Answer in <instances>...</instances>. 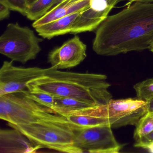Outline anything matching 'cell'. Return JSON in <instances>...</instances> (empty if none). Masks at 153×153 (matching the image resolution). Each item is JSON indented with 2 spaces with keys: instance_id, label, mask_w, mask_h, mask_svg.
I'll return each mask as SVG.
<instances>
[{
  "instance_id": "obj_28",
  "label": "cell",
  "mask_w": 153,
  "mask_h": 153,
  "mask_svg": "<svg viewBox=\"0 0 153 153\" xmlns=\"http://www.w3.org/2000/svg\"><path fill=\"white\" fill-rule=\"evenodd\" d=\"M149 50H150L152 53H153V42H152V44H151Z\"/></svg>"
},
{
  "instance_id": "obj_15",
  "label": "cell",
  "mask_w": 153,
  "mask_h": 153,
  "mask_svg": "<svg viewBox=\"0 0 153 153\" xmlns=\"http://www.w3.org/2000/svg\"><path fill=\"white\" fill-rule=\"evenodd\" d=\"M55 1V0H36L28 8L26 16L32 21L39 19L51 9Z\"/></svg>"
},
{
  "instance_id": "obj_25",
  "label": "cell",
  "mask_w": 153,
  "mask_h": 153,
  "mask_svg": "<svg viewBox=\"0 0 153 153\" xmlns=\"http://www.w3.org/2000/svg\"><path fill=\"white\" fill-rule=\"evenodd\" d=\"M130 2H133L135 1H140V2H153V0H128Z\"/></svg>"
},
{
  "instance_id": "obj_8",
  "label": "cell",
  "mask_w": 153,
  "mask_h": 153,
  "mask_svg": "<svg viewBox=\"0 0 153 153\" xmlns=\"http://www.w3.org/2000/svg\"><path fill=\"white\" fill-rule=\"evenodd\" d=\"M13 62L5 61L0 69V96L25 92L30 82L53 68L17 67Z\"/></svg>"
},
{
  "instance_id": "obj_9",
  "label": "cell",
  "mask_w": 153,
  "mask_h": 153,
  "mask_svg": "<svg viewBox=\"0 0 153 153\" xmlns=\"http://www.w3.org/2000/svg\"><path fill=\"white\" fill-rule=\"evenodd\" d=\"M120 1L89 0L87 7L75 21L70 34L76 35L96 30Z\"/></svg>"
},
{
  "instance_id": "obj_10",
  "label": "cell",
  "mask_w": 153,
  "mask_h": 153,
  "mask_svg": "<svg viewBox=\"0 0 153 153\" xmlns=\"http://www.w3.org/2000/svg\"><path fill=\"white\" fill-rule=\"evenodd\" d=\"M86 45L79 36L75 35L49 53L48 62L51 67L57 70L75 68L86 58Z\"/></svg>"
},
{
  "instance_id": "obj_18",
  "label": "cell",
  "mask_w": 153,
  "mask_h": 153,
  "mask_svg": "<svg viewBox=\"0 0 153 153\" xmlns=\"http://www.w3.org/2000/svg\"><path fill=\"white\" fill-rule=\"evenodd\" d=\"M137 98L148 102L153 98V78L148 79L134 85Z\"/></svg>"
},
{
  "instance_id": "obj_12",
  "label": "cell",
  "mask_w": 153,
  "mask_h": 153,
  "mask_svg": "<svg viewBox=\"0 0 153 153\" xmlns=\"http://www.w3.org/2000/svg\"><path fill=\"white\" fill-rule=\"evenodd\" d=\"M81 12L66 16L35 29L38 35L48 40L59 36L70 34L75 21Z\"/></svg>"
},
{
  "instance_id": "obj_1",
  "label": "cell",
  "mask_w": 153,
  "mask_h": 153,
  "mask_svg": "<svg viewBox=\"0 0 153 153\" xmlns=\"http://www.w3.org/2000/svg\"><path fill=\"white\" fill-rule=\"evenodd\" d=\"M153 42V2L135 1L108 16L96 30L93 50L115 56L150 49Z\"/></svg>"
},
{
  "instance_id": "obj_19",
  "label": "cell",
  "mask_w": 153,
  "mask_h": 153,
  "mask_svg": "<svg viewBox=\"0 0 153 153\" xmlns=\"http://www.w3.org/2000/svg\"><path fill=\"white\" fill-rule=\"evenodd\" d=\"M0 3L8 7L12 11H16L26 16L28 6L26 0H0Z\"/></svg>"
},
{
  "instance_id": "obj_11",
  "label": "cell",
  "mask_w": 153,
  "mask_h": 153,
  "mask_svg": "<svg viewBox=\"0 0 153 153\" xmlns=\"http://www.w3.org/2000/svg\"><path fill=\"white\" fill-rule=\"evenodd\" d=\"M41 149L15 128L0 130V153H36Z\"/></svg>"
},
{
  "instance_id": "obj_21",
  "label": "cell",
  "mask_w": 153,
  "mask_h": 153,
  "mask_svg": "<svg viewBox=\"0 0 153 153\" xmlns=\"http://www.w3.org/2000/svg\"><path fill=\"white\" fill-rule=\"evenodd\" d=\"M152 141H153V131L140 139L139 141L136 142L134 146L137 147L140 145L149 143Z\"/></svg>"
},
{
  "instance_id": "obj_6",
  "label": "cell",
  "mask_w": 153,
  "mask_h": 153,
  "mask_svg": "<svg viewBox=\"0 0 153 153\" xmlns=\"http://www.w3.org/2000/svg\"><path fill=\"white\" fill-rule=\"evenodd\" d=\"M73 143L82 153H117L122 147L117 142L109 125L77 129L75 131Z\"/></svg>"
},
{
  "instance_id": "obj_26",
  "label": "cell",
  "mask_w": 153,
  "mask_h": 153,
  "mask_svg": "<svg viewBox=\"0 0 153 153\" xmlns=\"http://www.w3.org/2000/svg\"><path fill=\"white\" fill-rule=\"evenodd\" d=\"M80 1V0H68V1H65V2H63V3H62V4H61V5H64V4L73 3V2H76V1Z\"/></svg>"
},
{
  "instance_id": "obj_7",
  "label": "cell",
  "mask_w": 153,
  "mask_h": 153,
  "mask_svg": "<svg viewBox=\"0 0 153 153\" xmlns=\"http://www.w3.org/2000/svg\"><path fill=\"white\" fill-rule=\"evenodd\" d=\"M98 111L102 117L109 120L111 128L136 126L148 113L146 102L138 98L112 99L107 104L98 106Z\"/></svg>"
},
{
  "instance_id": "obj_16",
  "label": "cell",
  "mask_w": 153,
  "mask_h": 153,
  "mask_svg": "<svg viewBox=\"0 0 153 153\" xmlns=\"http://www.w3.org/2000/svg\"><path fill=\"white\" fill-rule=\"evenodd\" d=\"M153 131V115L147 113L141 117L136 125L134 133L136 142Z\"/></svg>"
},
{
  "instance_id": "obj_17",
  "label": "cell",
  "mask_w": 153,
  "mask_h": 153,
  "mask_svg": "<svg viewBox=\"0 0 153 153\" xmlns=\"http://www.w3.org/2000/svg\"><path fill=\"white\" fill-rule=\"evenodd\" d=\"M24 93L39 104L50 109L53 112L54 96L43 91L34 89H27Z\"/></svg>"
},
{
  "instance_id": "obj_27",
  "label": "cell",
  "mask_w": 153,
  "mask_h": 153,
  "mask_svg": "<svg viewBox=\"0 0 153 153\" xmlns=\"http://www.w3.org/2000/svg\"><path fill=\"white\" fill-rule=\"evenodd\" d=\"M36 1V0H26L27 3V5H28V8L34 2H35Z\"/></svg>"
},
{
  "instance_id": "obj_14",
  "label": "cell",
  "mask_w": 153,
  "mask_h": 153,
  "mask_svg": "<svg viewBox=\"0 0 153 153\" xmlns=\"http://www.w3.org/2000/svg\"><path fill=\"white\" fill-rule=\"evenodd\" d=\"M54 96L53 112L65 117L74 113L96 106L73 98Z\"/></svg>"
},
{
  "instance_id": "obj_22",
  "label": "cell",
  "mask_w": 153,
  "mask_h": 153,
  "mask_svg": "<svg viewBox=\"0 0 153 153\" xmlns=\"http://www.w3.org/2000/svg\"><path fill=\"white\" fill-rule=\"evenodd\" d=\"M137 147L141 148L147 150L148 152L153 153V141L140 145Z\"/></svg>"
},
{
  "instance_id": "obj_4",
  "label": "cell",
  "mask_w": 153,
  "mask_h": 153,
  "mask_svg": "<svg viewBox=\"0 0 153 153\" xmlns=\"http://www.w3.org/2000/svg\"><path fill=\"white\" fill-rule=\"evenodd\" d=\"M43 41L28 27L10 23L0 37V53L12 61L25 64L36 58Z\"/></svg>"
},
{
  "instance_id": "obj_13",
  "label": "cell",
  "mask_w": 153,
  "mask_h": 153,
  "mask_svg": "<svg viewBox=\"0 0 153 153\" xmlns=\"http://www.w3.org/2000/svg\"><path fill=\"white\" fill-rule=\"evenodd\" d=\"M89 1V0H80L73 3L59 5L50 10L41 18L35 21L32 26L35 28L66 16L81 12L87 7Z\"/></svg>"
},
{
  "instance_id": "obj_2",
  "label": "cell",
  "mask_w": 153,
  "mask_h": 153,
  "mask_svg": "<svg viewBox=\"0 0 153 153\" xmlns=\"http://www.w3.org/2000/svg\"><path fill=\"white\" fill-rule=\"evenodd\" d=\"M107 76L100 74L63 71L53 68L30 82L27 89L43 91L55 96L73 98L94 106L107 104L112 96Z\"/></svg>"
},
{
  "instance_id": "obj_20",
  "label": "cell",
  "mask_w": 153,
  "mask_h": 153,
  "mask_svg": "<svg viewBox=\"0 0 153 153\" xmlns=\"http://www.w3.org/2000/svg\"><path fill=\"white\" fill-rule=\"evenodd\" d=\"M10 9L6 5L0 3V20L1 21L8 19L10 17Z\"/></svg>"
},
{
  "instance_id": "obj_3",
  "label": "cell",
  "mask_w": 153,
  "mask_h": 153,
  "mask_svg": "<svg viewBox=\"0 0 153 153\" xmlns=\"http://www.w3.org/2000/svg\"><path fill=\"white\" fill-rule=\"evenodd\" d=\"M9 126L20 131L41 149L62 153H82L73 143L75 131L81 127L71 123L64 116L57 114L34 123Z\"/></svg>"
},
{
  "instance_id": "obj_5",
  "label": "cell",
  "mask_w": 153,
  "mask_h": 153,
  "mask_svg": "<svg viewBox=\"0 0 153 153\" xmlns=\"http://www.w3.org/2000/svg\"><path fill=\"white\" fill-rule=\"evenodd\" d=\"M25 93L0 96V118L8 125H26L57 115Z\"/></svg>"
},
{
  "instance_id": "obj_24",
  "label": "cell",
  "mask_w": 153,
  "mask_h": 153,
  "mask_svg": "<svg viewBox=\"0 0 153 153\" xmlns=\"http://www.w3.org/2000/svg\"><path fill=\"white\" fill-rule=\"evenodd\" d=\"M67 1H68V0H55V2L53 3V5L51 9L57 7V6H59V5H61V4H62L63 2Z\"/></svg>"
},
{
  "instance_id": "obj_23",
  "label": "cell",
  "mask_w": 153,
  "mask_h": 153,
  "mask_svg": "<svg viewBox=\"0 0 153 153\" xmlns=\"http://www.w3.org/2000/svg\"><path fill=\"white\" fill-rule=\"evenodd\" d=\"M148 113L153 115V98L146 102Z\"/></svg>"
}]
</instances>
